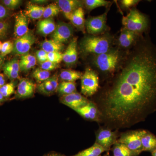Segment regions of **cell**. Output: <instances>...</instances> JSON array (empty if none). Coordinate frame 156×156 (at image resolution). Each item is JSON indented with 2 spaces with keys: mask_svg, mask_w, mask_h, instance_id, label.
Segmentation results:
<instances>
[{
  "mask_svg": "<svg viewBox=\"0 0 156 156\" xmlns=\"http://www.w3.org/2000/svg\"><path fill=\"white\" fill-rule=\"evenodd\" d=\"M95 95L101 123L112 130L130 128L156 111V46L148 34L126 51L114 74Z\"/></svg>",
  "mask_w": 156,
  "mask_h": 156,
  "instance_id": "6da1fadb",
  "label": "cell"
},
{
  "mask_svg": "<svg viewBox=\"0 0 156 156\" xmlns=\"http://www.w3.org/2000/svg\"><path fill=\"white\" fill-rule=\"evenodd\" d=\"M126 51L116 46L107 53L92 56V65L95 68L94 70L105 80L111 77L122 61Z\"/></svg>",
  "mask_w": 156,
  "mask_h": 156,
  "instance_id": "7a4b0ae2",
  "label": "cell"
},
{
  "mask_svg": "<svg viewBox=\"0 0 156 156\" xmlns=\"http://www.w3.org/2000/svg\"><path fill=\"white\" fill-rule=\"evenodd\" d=\"M116 39L109 32L98 35L86 36L82 39L80 48L83 54L92 56L107 53L116 44Z\"/></svg>",
  "mask_w": 156,
  "mask_h": 156,
  "instance_id": "3957f363",
  "label": "cell"
},
{
  "mask_svg": "<svg viewBox=\"0 0 156 156\" xmlns=\"http://www.w3.org/2000/svg\"><path fill=\"white\" fill-rule=\"evenodd\" d=\"M122 24L123 27L128 30L138 35H142L144 34H148L150 20L148 16L135 7L130 9L126 16L123 15Z\"/></svg>",
  "mask_w": 156,
  "mask_h": 156,
  "instance_id": "277c9868",
  "label": "cell"
},
{
  "mask_svg": "<svg viewBox=\"0 0 156 156\" xmlns=\"http://www.w3.org/2000/svg\"><path fill=\"white\" fill-rule=\"evenodd\" d=\"M81 80V92L84 96L91 97L97 93L100 87L99 77L95 71L87 68Z\"/></svg>",
  "mask_w": 156,
  "mask_h": 156,
  "instance_id": "5b68a950",
  "label": "cell"
},
{
  "mask_svg": "<svg viewBox=\"0 0 156 156\" xmlns=\"http://www.w3.org/2000/svg\"><path fill=\"white\" fill-rule=\"evenodd\" d=\"M112 5L107 8L106 11L101 15L90 17L86 20L85 27L88 34L91 35H98L109 32L107 24V14Z\"/></svg>",
  "mask_w": 156,
  "mask_h": 156,
  "instance_id": "8992f818",
  "label": "cell"
},
{
  "mask_svg": "<svg viewBox=\"0 0 156 156\" xmlns=\"http://www.w3.org/2000/svg\"><path fill=\"white\" fill-rule=\"evenodd\" d=\"M143 131L139 129L121 133L117 142L123 144L138 156L143 152L141 142Z\"/></svg>",
  "mask_w": 156,
  "mask_h": 156,
  "instance_id": "52a82bcc",
  "label": "cell"
},
{
  "mask_svg": "<svg viewBox=\"0 0 156 156\" xmlns=\"http://www.w3.org/2000/svg\"><path fill=\"white\" fill-rule=\"evenodd\" d=\"M120 134L118 130L113 131L105 126L100 127L95 133V143L101 146L105 151H109L113 145L117 142Z\"/></svg>",
  "mask_w": 156,
  "mask_h": 156,
  "instance_id": "ba28073f",
  "label": "cell"
},
{
  "mask_svg": "<svg viewBox=\"0 0 156 156\" xmlns=\"http://www.w3.org/2000/svg\"><path fill=\"white\" fill-rule=\"evenodd\" d=\"M35 41L33 33L31 31H29L24 35L16 39L13 51L17 55H25L30 50Z\"/></svg>",
  "mask_w": 156,
  "mask_h": 156,
  "instance_id": "9c48e42d",
  "label": "cell"
},
{
  "mask_svg": "<svg viewBox=\"0 0 156 156\" xmlns=\"http://www.w3.org/2000/svg\"><path fill=\"white\" fill-rule=\"evenodd\" d=\"M80 115L85 119L92 122H95L98 124L101 123L102 115L96 104L90 101L85 106L75 110Z\"/></svg>",
  "mask_w": 156,
  "mask_h": 156,
  "instance_id": "30bf717a",
  "label": "cell"
},
{
  "mask_svg": "<svg viewBox=\"0 0 156 156\" xmlns=\"http://www.w3.org/2000/svg\"><path fill=\"white\" fill-rule=\"evenodd\" d=\"M74 29L72 25L65 22H60L56 25L51 35L52 40L63 44L72 37Z\"/></svg>",
  "mask_w": 156,
  "mask_h": 156,
  "instance_id": "8fae6325",
  "label": "cell"
},
{
  "mask_svg": "<svg viewBox=\"0 0 156 156\" xmlns=\"http://www.w3.org/2000/svg\"><path fill=\"white\" fill-rule=\"evenodd\" d=\"M60 101L75 111L85 106L90 100L80 93L75 92L69 95H62L60 98Z\"/></svg>",
  "mask_w": 156,
  "mask_h": 156,
  "instance_id": "7c38bea8",
  "label": "cell"
},
{
  "mask_svg": "<svg viewBox=\"0 0 156 156\" xmlns=\"http://www.w3.org/2000/svg\"><path fill=\"white\" fill-rule=\"evenodd\" d=\"M141 35L128 30L122 27L118 39L116 41L117 47L124 50H127L132 48Z\"/></svg>",
  "mask_w": 156,
  "mask_h": 156,
  "instance_id": "4fadbf2b",
  "label": "cell"
},
{
  "mask_svg": "<svg viewBox=\"0 0 156 156\" xmlns=\"http://www.w3.org/2000/svg\"><path fill=\"white\" fill-rule=\"evenodd\" d=\"M56 3L65 17L69 20L74 12L84 5L83 1L79 0H58Z\"/></svg>",
  "mask_w": 156,
  "mask_h": 156,
  "instance_id": "5bb4252c",
  "label": "cell"
},
{
  "mask_svg": "<svg viewBox=\"0 0 156 156\" xmlns=\"http://www.w3.org/2000/svg\"><path fill=\"white\" fill-rule=\"evenodd\" d=\"M77 38L75 37L70 42L66 50L63 53V60L69 66L75 64L78 59Z\"/></svg>",
  "mask_w": 156,
  "mask_h": 156,
  "instance_id": "9a60e30c",
  "label": "cell"
},
{
  "mask_svg": "<svg viewBox=\"0 0 156 156\" xmlns=\"http://www.w3.org/2000/svg\"><path fill=\"white\" fill-rule=\"evenodd\" d=\"M29 21L27 16L21 12L15 16L14 35L16 38L24 35L29 31Z\"/></svg>",
  "mask_w": 156,
  "mask_h": 156,
  "instance_id": "2e32d148",
  "label": "cell"
},
{
  "mask_svg": "<svg viewBox=\"0 0 156 156\" xmlns=\"http://www.w3.org/2000/svg\"><path fill=\"white\" fill-rule=\"evenodd\" d=\"M35 85L32 81L27 79H21L17 86V96L18 98L30 97L34 95Z\"/></svg>",
  "mask_w": 156,
  "mask_h": 156,
  "instance_id": "e0dca14e",
  "label": "cell"
},
{
  "mask_svg": "<svg viewBox=\"0 0 156 156\" xmlns=\"http://www.w3.org/2000/svg\"><path fill=\"white\" fill-rule=\"evenodd\" d=\"M141 142L143 151L151 153L156 150V136L150 131L143 129Z\"/></svg>",
  "mask_w": 156,
  "mask_h": 156,
  "instance_id": "ac0fdd59",
  "label": "cell"
},
{
  "mask_svg": "<svg viewBox=\"0 0 156 156\" xmlns=\"http://www.w3.org/2000/svg\"><path fill=\"white\" fill-rule=\"evenodd\" d=\"M4 73L9 79L14 80L19 77V61L13 59L7 62L3 66Z\"/></svg>",
  "mask_w": 156,
  "mask_h": 156,
  "instance_id": "d6986e66",
  "label": "cell"
},
{
  "mask_svg": "<svg viewBox=\"0 0 156 156\" xmlns=\"http://www.w3.org/2000/svg\"><path fill=\"white\" fill-rule=\"evenodd\" d=\"M70 21L78 30L85 33L86 20L85 19V12L83 7L79 8L74 12Z\"/></svg>",
  "mask_w": 156,
  "mask_h": 156,
  "instance_id": "ffe728a7",
  "label": "cell"
},
{
  "mask_svg": "<svg viewBox=\"0 0 156 156\" xmlns=\"http://www.w3.org/2000/svg\"><path fill=\"white\" fill-rule=\"evenodd\" d=\"M56 25L53 18H47L40 20L37 25V32L42 35L46 36L53 33Z\"/></svg>",
  "mask_w": 156,
  "mask_h": 156,
  "instance_id": "44dd1931",
  "label": "cell"
},
{
  "mask_svg": "<svg viewBox=\"0 0 156 156\" xmlns=\"http://www.w3.org/2000/svg\"><path fill=\"white\" fill-rule=\"evenodd\" d=\"M45 8L35 4H30L27 7L24 14L27 17L31 19H40L43 16Z\"/></svg>",
  "mask_w": 156,
  "mask_h": 156,
  "instance_id": "7402d4cb",
  "label": "cell"
},
{
  "mask_svg": "<svg viewBox=\"0 0 156 156\" xmlns=\"http://www.w3.org/2000/svg\"><path fill=\"white\" fill-rule=\"evenodd\" d=\"M83 73L78 71L72 69H65L62 71L59 74V77L63 81L75 82L81 79Z\"/></svg>",
  "mask_w": 156,
  "mask_h": 156,
  "instance_id": "603a6c76",
  "label": "cell"
},
{
  "mask_svg": "<svg viewBox=\"0 0 156 156\" xmlns=\"http://www.w3.org/2000/svg\"><path fill=\"white\" fill-rule=\"evenodd\" d=\"M42 50L47 53L54 52H60L64 48L63 44L51 40H45L41 44Z\"/></svg>",
  "mask_w": 156,
  "mask_h": 156,
  "instance_id": "cb8c5ba5",
  "label": "cell"
},
{
  "mask_svg": "<svg viewBox=\"0 0 156 156\" xmlns=\"http://www.w3.org/2000/svg\"><path fill=\"white\" fill-rule=\"evenodd\" d=\"M111 150L112 151L113 156H137L126 145L117 141Z\"/></svg>",
  "mask_w": 156,
  "mask_h": 156,
  "instance_id": "d4e9b609",
  "label": "cell"
},
{
  "mask_svg": "<svg viewBox=\"0 0 156 156\" xmlns=\"http://www.w3.org/2000/svg\"><path fill=\"white\" fill-rule=\"evenodd\" d=\"M105 152L106 151L103 148L95 143L91 147L71 156H101V154Z\"/></svg>",
  "mask_w": 156,
  "mask_h": 156,
  "instance_id": "484cf974",
  "label": "cell"
},
{
  "mask_svg": "<svg viewBox=\"0 0 156 156\" xmlns=\"http://www.w3.org/2000/svg\"><path fill=\"white\" fill-rule=\"evenodd\" d=\"M57 91L62 96L69 95L76 92V84L75 82L62 81L58 85Z\"/></svg>",
  "mask_w": 156,
  "mask_h": 156,
  "instance_id": "4316f807",
  "label": "cell"
},
{
  "mask_svg": "<svg viewBox=\"0 0 156 156\" xmlns=\"http://www.w3.org/2000/svg\"><path fill=\"white\" fill-rule=\"evenodd\" d=\"M84 5L89 11L101 7L107 8L112 5L111 2L105 0H85L83 1Z\"/></svg>",
  "mask_w": 156,
  "mask_h": 156,
  "instance_id": "83f0119b",
  "label": "cell"
},
{
  "mask_svg": "<svg viewBox=\"0 0 156 156\" xmlns=\"http://www.w3.org/2000/svg\"><path fill=\"white\" fill-rule=\"evenodd\" d=\"M60 11L57 4L52 3L45 7L43 17L44 19L52 18V17L58 15Z\"/></svg>",
  "mask_w": 156,
  "mask_h": 156,
  "instance_id": "f1b7e54d",
  "label": "cell"
},
{
  "mask_svg": "<svg viewBox=\"0 0 156 156\" xmlns=\"http://www.w3.org/2000/svg\"><path fill=\"white\" fill-rule=\"evenodd\" d=\"M50 71L42 69L41 68H37L33 73V76L37 82L42 83L47 80L50 77Z\"/></svg>",
  "mask_w": 156,
  "mask_h": 156,
  "instance_id": "f546056e",
  "label": "cell"
},
{
  "mask_svg": "<svg viewBox=\"0 0 156 156\" xmlns=\"http://www.w3.org/2000/svg\"><path fill=\"white\" fill-rule=\"evenodd\" d=\"M39 92L44 95H50L54 92L53 87L48 80L42 82L38 87Z\"/></svg>",
  "mask_w": 156,
  "mask_h": 156,
  "instance_id": "4dcf8cb0",
  "label": "cell"
},
{
  "mask_svg": "<svg viewBox=\"0 0 156 156\" xmlns=\"http://www.w3.org/2000/svg\"><path fill=\"white\" fill-rule=\"evenodd\" d=\"M15 84L14 82H12L4 85L0 88V92L2 93L4 97H9L15 92Z\"/></svg>",
  "mask_w": 156,
  "mask_h": 156,
  "instance_id": "1f68e13d",
  "label": "cell"
},
{
  "mask_svg": "<svg viewBox=\"0 0 156 156\" xmlns=\"http://www.w3.org/2000/svg\"><path fill=\"white\" fill-rule=\"evenodd\" d=\"M141 1L139 0H121L119 1L120 6L123 10H130L135 8Z\"/></svg>",
  "mask_w": 156,
  "mask_h": 156,
  "instance_id": "d6a6232c",
  "label": "cell"
},
{
  "mask_svg": "<svg viewBox=\"0 0 156 156\" xmlns=\"http://www.w3.org/2000/svg\"><path fill=\"white\" fill-rule=\"evenodd\" d=\"M48 60L56 64H59L63 60V53L61 52L48 53Z\"/></svg>",
  "mask_w": 156,
  "mask_h": 156,
  "instance_id": "836d02e7",
  "label": "cell"
},
{
  "mask_svg": "<svg viewBox=\"0 0 156 156\" xmlns=\"http://www.w3.org/2000/svg\"><path fill=\"white\" fill-rule=\"evenodd\" d=\"M10 25L6 21H0V39L6 38L9 34Z\"/></svg>",
  "mask_w": 156,
  "mask_h": 156,
  "instance_id": "e575fe53",
  "label": "cell"
},
{
  "mask_svg": "<svg viewBox=\"0 0 156 156\" xmlns=\"http://www.w3.org/2000/svg\"><path fill=\"white\" fill-rule=\"evenodd\" d=\"M14 50V44L11 41H7L2 43L1 56H5L11 53Z\"/></svg>",
  "mask_w": 156,
  "mask_h": 156,
  "instance_id": "d590c367",
  "label": "cell"
},
{
  "mask_svg": "<svg viewBox=\"0 0 156 156\" xmlns=\"http://www.w3.org/2000/svg\"><path fill=\"white\" fill-rule=\"evenodd\" d=\"M2 3L5 7L8 9H14L19 7L22 3V1L20 0H4L2 1Z\"/></svg>",
  "mask_w": 156,
  "mask_h": 156,
  "instance_id": "8d00e7d4",
  "label": "cell"
},
{
  "mask_svg": "<svg viewBox=\"0 0 156 156\" xmlns=\"http://www.w3.org/2000/svg\"><path fill=\"white\" fill-rule=\"evenodd\" d=\"M58 64L53 63L52 62L48 60L45 62L41 63V68L42 69L48 71L53 70L58 68Z\"/></svg>",
  "mask_w": 156,
  "mask_h": 156,
  "instance_id": "74e56055",
  "label": "cell"
},
{
  "mask_svg": "<svg viewBox=\"0 0 156 156\" xmlns=\"http://www.w3.org/2000/svg\"><path fill=\"white\" fill-rule=\"evenodd\" d=\"M36 63L27 62L20 60V70L22 71H27L31 69L36 65Z\"/></svg>",
  "mask_w": 156,
  "mask_h": 156,
  "instance_id": "f35d334b",
  "label": "cell"
},
{
  "mask_svg": "<svg viewBox=\"0 0 156 156\" xmlns=\"http://www.w3.org/2000/svg\"><path fill=\"white\" fill-rule=\"evenodd\" d=\"M48 53L42 49L37 51L36 57L40 63H43L48 60Z\"/></svg>",
  "mask_w": 156,
  "mask_h": 156,
  "instance_id": "ab89813d",
  "label": "cell"
},
{
  "mask_svg": "<svg viewBox=\"0 0 156 156\" xmlns=\"http://www.w3.org/2000/svg\"><path fill=\"white\" fill-rule=\"evenodd\" d=\"M48 80L52 85L54 92L57 91L58 85H59L58 83V75L54 74L52 76L50 77Z\"/></svg>",
  "mask_w": 156,
  "mask_h": 156,
  "instance_id": "60d3db41",
  "label": "cell"
},
{
  "mask_svg": "<svg viewBox=\"0 0 156 156\" xmlns=\"http://www.w3.org/2000/svg\"><path fill=\"white\" fill-rule=\"evenodd\" d=\"M20 60L21 61L27 62H33L36 63V58L34 56L31 54H27L21 56Z\"/></svg>",
  "mask_w": 156,
  "mask_h": 156,
  "instance_id": "b9f144b4",
  "label": "cell"
},
{
  "mask_svg": "<svg viewBox=\"0 0 156 156\" xmlns=\"http://www.w3.org/2000/svg\"><path fill=\"white\" fill-rule=\"evenodd\" d=\"M9 11L5 6L0 5V21L9 15Z\"/></svg>",
  "mask_w": 156,
  "mask_h": 156,
  "instance_id": "7bdbcfd3",
  "label": "cell"
},
{
  "mask_svg": "<svg viewBox=\"0 0 156 156\" xmlns=\"http://www.w3.org/2000/svg\"><path fill=\"white\" fill-rule=\"evenodd\" d=\"M5 84V80L2 74H0V88Z\"/></svg>",
  "mask_w": 156,
  "mask_h": 156,
  "instance_id": "ee69618b",
  "label": "cell"
},
{
  "mask_svg": "<svg viewBox=\"0 0 156 156\" xmlns=\"http://www.w3.org/2000/svg\"><path fill=\"white\" fill-rule=\"evenodd\" d=\"M44 156H66L60 154L56 153H51L48 154Z\"/></svg>",
  "mask_w": 156,
  "mask_h": 156,
  "instance_id": "f6af8a7d",
  "label": "cell"
},
{
  "mask_svg": "<svg viewBox=\"0 0 156 156\" xmlns=\"http://www.w3.org/2000/svg\"><path fill=\"white\" fill-rule=\"evenodd\" d=\"M5 98L4 97L2 93L0 92V103L4 101L5 100Z\"/></svg>",
  "mask_w": 156,
  "mask_h": 156,
  "instance_id": "bcb514c9",
  "label": "cell"
},
{
  "mask_svg": "<svg viewBox=\"0 0 156 156\" xmlns=\"http://www.w3.org/2000/svg\"><path fill=\"white\" fill-rule=\"evenodd\" d=\"M151 153L152 156H156V150L153 151Z\"/></svg>",
  "mask_w": 156,
  "mask_h": 156,
  "instance_id": "7dc6e473",
  "label": "cell"
},
{
  "mask_svg": "<svg viewBox=\"0 0 156 156\" xmlns=\"http://www.w3.org/2000/svg\"><path fill=\"white\" fill-rule=\"evenodd\" d=\"M106 153L103 155V156H110L109 154V151L106 152Z\"/></svg>",
  "mask_w": 156,
  "mask_h": 156,
  "instance_id": "c3c4849f",
  "label": "cell"
},
{
  "mask_svg": "<svg viewBox=\"0 0 156 156\" xmlns=\"http://www.w3.org/2000/svg\"><path fill=\"white\" fill-rule=\"evenodd\" d=\"M2 43L0 41V52H1V50H2Z\"/></svg>",
  "mask_w": 156,
  "mask_h": 156,
  "instance_id": "681fc988",
  "label": "cell"
},
{
  "mask_svg": "<svg viewBox=\"0 0 156 156\" xmlns=\"http://www.w3.org/2000/svg\"><path fill=\"white\" fill-rule=\"evenodd\" d=\"M2 56H0V66L2 64Z\"/></svg>",
  "mask_w": 156,
  "mask_h": 156,
  "instance_id": "f907efd6",
  "label": "cell"
}]
</instances>
